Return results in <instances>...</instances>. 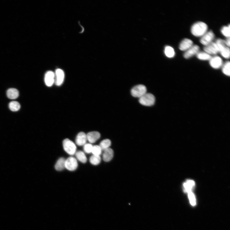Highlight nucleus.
Instances as JSON below:
<instances>
[{
	"mask_svg": "<svg viewBox=\"0 0 230 230\" xmlns=\"http://www.w3.org/2000/svg\"><path fill=\"white\" fill-rule=\"evenodd\" d=\"M87 140V135L84 132H80L77 136L75 142L78 146H84Z\"/></svg>",
	"mask_w": 230,
	"mask_h": 230,
	"instance_id": "nucleus-12",
	"label": "nucleus"
},
{
	"mask_svg": "<svg viewBox=\"0 0 230 230\" xmlns=\"http://www.w3.org/2000/svg\"><path fill=\"white\" fill-rule=\"evenodd\" d=\"M102 151L99 146L95 145L93 146L92 153L93 155L100 156L101 154Z\"/></svg>",
	"mask_w": 230,
	"mask_h": 230,
	"instance_id": "nucleus-29",
	"label": "nucleus"
},
{
	"mask_svg": "<svg viewBox=\"0 0 230 230\" xmlns=\"http://www.w3.org/2000/svg\"><path fill=\"white\" fill-rule=\"evenodd\" d=\"M7 97L9 98L14 99H16L18 97L19 93L17 89L10 88L7 90Z\"/></svg>",
	"mask_w": 230,
	"mask_h": 230,
	"instance_id": "nucleus-16",
	"label": "nucleus"
},
{
	"mask_svg": "<svg viewBox=\"0 0 230 230\" xmlns=\"http://www.w3.org/2000/svg\"><path fill=\"white\" fill-rule=\"evenodd\" d=\"M222 56L225 58L229 59L230 58V51L229 47H226L220 52Z\"/></svg>",
	"mask_w": 230,
	"mask_h": 230,
	"instance_id": "nucleus-28",
	"label": "nucleus"
},
{
	"mask_svg": "<svg viewBox=\"0 0 230 230\" xmlns=\"http://www.w3.org/2000/svg\"><path fill=\"white\" fill-rule=\"evenodd\" d=\"M75 154L76 159L82 163H85L87 162V158L83 151H78L76 152Z\"/></svg>",
	"mask_w": 230,
	"mask_h": 230,
	"instance_id": "nucleus-18",
	"label": "nucleus"
},
{
	"mask_svg": "<svg viewBox=\"0 0 230 230\" xmlns=\"http://www.w3.org/2000/svg\"><path fill=\"white\" fill-rule=\"evenodd\" d=\"M195 185L194 181L192 180H189L184 184L185 190L187 193L191 191V189H193Z\"/></svg>",
	"mask_w": 230,
	"mask_h": 230,
	"instance_id": "nucleus-24",
	"label": "nucleus"
},
{
	"mask_svg": "<svg viewBox=\"0 0 230 230\" xmlns=\"http://www.w3.org/2000/svg\"><path fill=\"white\" fill-rule=\"evenodd\" d=\"M111 142L110 140L109 139H106L103 140L100 143L99 146L102 150H105L108 148L111 145Z\"/></svg>",
	"mask_w": 230,
	"mask_h": 230,
	"instance_id": "nucleus-21",
	"label": "nucleus"
},
{
	"mask_svg": "<svg viewBox=\"0 0 230 230\" xmlns=\"http://www.w3.org/2000/svg\"><path fill=\"white\" fill-rule=\"evenodd\" d=\"M93 146L91 144H86L84 146V151L87 153H92Z\"/></svg>",
	"mask_w": 230,
	"mask_h": 230,
	"instance_id": "nucleus-30",
	"label": "nucleus"
},
{
	"mask_svg": "<svg viewBox=\"0 0 230 230\" xmlns=\"http://www.w3.org/2000/svg\"><path fill=\"white\" fill-rule=\"evenodd\" d=\"M214 36V34L212 31L207 32L201 37L200 42L202 44L206 46L212 42Z\"/></svg>",
	"mask_w": 230,
	"mask_h": 230,
	"instance_id": "nucleus-5",
	"label": "nucleus"
},
{
	"mask_svg": "<svg viewBox=\"0 0 230 230\" xmlns=\"http://www.w3.org/2000/svg\"><path fill=\"white\" fill-rule=\"evenodd\" d=\"M9 107L12 111L16 112L18 111L20 108L21 106L19 102L16 101H13L10 102Z\"/></svg>",
	"mask_w": 230,
	"mask_h": 230,
	"instance_id": "nucleus-22",
	"label": "nucleus"
},
{
	"mask_svg": "<svg viewBox=\"0 0 230 230\" xmlns=\"http://www.w3.org/2000/svg\"><path fill=\"white\" fill-rule=\"evenodd\" d=\"M146 87L142 84L136 85L133 87L131 91L132 95L136 98H140L146 93Z\"/></svg>",
	"mask_w": 230,
	"mask_h": 230,
	"instance_id": "nucleus-4",
	"label": "nucleus"
},
{
	"mask_svg": "<svg viewBox=\"0 0 230 230\" xmlns=\"http://www.w3.org/2000/svg\"><path fill=\"white\" fill-rule=\"evenodd\" d=\"M55 83L58 86L61 85L63 83L65 79V74L64 71L60 69H57L55 73Z\"/></svg>",
	"mask_w": 230,
	"mask_h": 230,
	"instance_id": "nucleus-11",
	"label": "nucleus"
},
{
	"mask_svg": "<svg viewBox=\"0 0 230 230\" xmlns=\"http://www.w3.org/2000/svg\"><path fill=\"white\" fill-rule=\"evenodd\" d=\"M209 64L212 68L218 69L223 66V61L220 57L216 56L211 57L209 60Z\"/></svg>",
	"mask_w": 230,
	"mask_h": 230,
	"instance_id": "nucleus-7",
	"label": "nucleus"
},
{
	"mask_svg": "<svg viewBox=\"0 0 230 230\" xmlns=\"http://www.w3.org/2000/svg\"><path fill=\"white\" fill-rule=\"evenodd\" d=\"M200 48L197 45H193L185 51L184 55V57L188 59L196 55L199 52Z\"/></svg>",
	"mask_w": 230,
	"mask_h": 230,
	"instance_id": "nucleus-8",
	"label": "nucleus"
},
{
	"mask_svg": "<svg viewBox=\"0 0 230 230\" xmlns=\"http://www.w3.org/2000/svg\"><path fill=\"white\" fill-rule=\"evenodd\" d=\"M215 43L218 49L219 52H220L226 47L225 41L220 39L217 40Z\"/></svg>",
	"mask_w": 230,
	"mask_h": 230,
	"instance_id": "nucleus-23",
	"label": "nucleus"
},
{
	"mask_svg": "<svg viewBox=\"0 0 230 230\" xmlns=\"http://www.w3.org/2000/svg\"><path fill=\"white\" fill-rule=\"evenodd\" d=\"M156 101L154 95L151 93H146L139 98L140 104L146 106H151L154 105Z\"/></svg>",
	"mask_w": 230,
	"mask_h": 230,
	"instance_id": "nucleus-2",
	"label": "nucleus"
},
{
	"mask_svg": "<svg viewBox=\"0 0 230 230\" xmlns=\"http://www.w3.org/2000/svg\"><path fill=\"white\" fill-rule=\"evenodd\" d=\"M165 54L166 56L169 58H172L175 56V51L172 47L168 46L165 48Z\"/></svg>",
	"mask_w": 230,
	"mask_h": 230,
	"instance_id": "nucleus-19",
	"label": "nucleus"
},
{
	"mask_svg": "<svg viewBox=\"0 0 230 230\" xmlns=\"http://www.w3.org/2000/svg\"><path fill=\"white\" fill-rule=\"evenodd\" d=\"M65 159L63 158L59 159L55 166L56 170L58 171H61L65 169Z\"/></svg>",
	"mask_w": 230,
	"mask_h": 230,
	"instance_id": "nucleus-17",
	"label": "nucleus"
},
{
	"mask_svg": "<svg viewBox=\"0 0 230 230\" xmlns=\"http://www.w3.org/2000/svg\"><path fill=\"white\" fill-rule=\"evenodd\" d=\"M205 52L208 54L215 55L219 52L218 47L215 42H212L204 48Z\"/></svg>",
	"mask_w": 230,
	"mask_h": 230,
	"instance_id": "nucleus-9",
	"label": "nucleus"
},
{
	"mask_svg": "<svg viewBox=\"0 0 230 230\" xmlns=\"http://www.w3.org/2000/svg\"><path fill=\"white\" fill-rule=\"evenodd\" d=\"M64 149L70 156H73L76 152V147L71 140L67 138L64 140L63 142Z\"/></svg>",
	"mask_w": 230,
	"mask_h": 230,
	"instance_id": "nucleus-3",
	"label": "nucleus"
},
{
	"mask_svg": "<svg viewBox=\"0 0 230 230\" xmlns=\"http://www.w3.org/2000/svg\"><path fill=\"white\" fill-rule=\"evenodd\" d=\"M193 45V42L191 40L185 38L180 43L179 48L182 51H186Z\"/></svg>",
	"mask_w": 230,
	"mask_h": 230,
	"instance_id": "nucleus-14",
	"label": "nucleus"
},
{
	"mask_svg": "<svg viewBox=\"0 0 230 230\" xmlns=\"http://www.w3.org/2000/svg\"><path fill=\"white\" fill-rule=\"evenodd\" d=\"M230 37L227 38V40L225 41L226 46L228 47H230Z\"/></svg>",
	"mask_w": 230,
	"mask_h": 230,
	"instance_id": "nucleus-32",
	"label": "nucleus"
},
{
	"mask_svg": "<svg viewBox=\"0 0 230 230\" xmlns=\"http://www.w3.org/2000/svg\"><path fill=\"white\" fill-rule=\"evenodd\" d=\"M101 161L100 156L93 155L89 159V161L93 165H97L99 164Z\"/></svg>",
	"mask_w": 230,
	"mask_h": 230,
	"instance_id": "nucleus-26",
	"label": "nucleus"
},
{
	"mask_svg": "<svg viewBox=\"0 0 230 230\" xmlns=\"http://www.w3.org/2000/svg\"><path fill=\"white\" fill-rule=\"evenodd\" d=\"M86 135L87 140L90 143H95L100 137V133L97 132H89Z\"/></svg>",
	"mask_w": 230,
	"mask_h": 230,
	"instance_id": "nucleus-13",
	"label": "nucleus"
},
{
	"mask_svg": "<svg viewBox=\"0 0 230 230\" xmlns=\"http://www.w3.org/2000/svg\"><path fill=\"white\" fill-rule=\"evenodd\" d=\"M222 34L225 36L227 38L230 37V25L229 24L228 26H223L221 30Z\"/></svg>",
	"mask_w": 230,
	"mask_h": 230,
	"instance_id": "nucleus-27",
	"label": "nucleus"
},
{
	"mask_svg": "<svg viewBox=\"0 0 230 230\" xmlns=\"http://www.w3.org/2000/svg\"><path fill=\"white\" fill-rule=\"evenodd\" d=\"M188 193L189 198L191 205L194 206H195L196 204V200L194 195L191 191H190Z\"/></svg>",
	"mask_w": 230,
	"mask_h": 230,
	"instance_id": "nucleus-31",
	"label": "nucleus"
},
{
	"mask_svg": "<svg viewBox=\"0 0 230 230\" xmlns=\"http://www.w3.org/2000/svg\"><path fill=\"white\" fill-rule=\"evenodd\" d=\"M103 155V160L106 162L110 161L113 156V151L111 148H108L104 151Z\"/></svg>",
	"mask_w": 230,
	"mask_h": 230,
	"instance_id": "nucleus-15",
	"label": "nucleus"
},
{
	"mask_svg": "<svg viewBox=\"0 0 230 230\" xmlns=\"http://www.w3.org/2000/svg\"><path fill=\"white\" fill-rule=\"evenodd\" d=\"M65 167L69 171H74L78 167V161L75 158L70 157L66 160Z\"/></svg>",
	"mask_w": 230,
	"mask_h": 230,
	"instance_id": "nucleus-6",
	"label": "nucleus"
},
{
	"mask_svg": "<svg viewBox=\"0 0 230 230\" xmlns=\"http://www.w3.org/2000/svg\"><path fill=\"white\" fill-rule=\"evenodd\" d=\"M196 56L199 59L203 60H209L212 57L210 55L203 52H199L196 55Z\"/></svg>",
	"mask_w": 230,
	"mask_h": 230,
	"instance_id": "nucleus-20",
	"label": "nucleus"
},
{
	"mask_svg": "<svg viewBox=\"0 0 230 230\" xmlns=\"http://www.w3.org/2000/svg\"><path fill=\"white\" fill-rule=\"evenodd\" d=\"M207 25L202 22H198L194 23L191 28L192 34L196 37H202L208 31Z\"/></svg>",
	"mask_w": 230,
	"mask_h": 230,
	"instance_id": "nucleus-1",
	"label": "nucleus"
},
{
	"mask_svg": "<svg viewBox=\"0 0 230 230\" xmlns=\"http://www.w3.org/2000/svg\"><path fill=\"white\" fill-rule=\"evenodd\" d=\"M55 73L52 71H48L45 74V82L46 86H52L55 83Z\"/></svg>",
	"mask_w": 230,
	"mask_h": 230,
	"instance_id": "nucleus-10",
	"label": "nucleus"
},
{
	"mask_svg": "<svg viewBox=\"0 0 230 230\" xmlns=\"http://www.w3.org/2000/svg\"><path fill=\"white\" fill-rule=\"evenodd\" d=\"M222 72L225 75L229 76L230 74V63L229 61H227L223 65Z\"/></svg>",
	"mask_w": 230,
	"mask_h": 230,
	"instance_id": "nucleus-25",
	"label": "nucleus"
}]
</instances>
